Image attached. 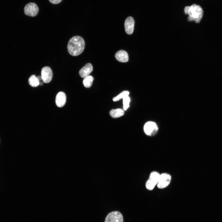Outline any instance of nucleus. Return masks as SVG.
I'll list each match as a JSON object with an SVG mask.
<instances>
[{"instance_id":"obj_1","label":"nucleus","mask_w":222,"mask_h":222,"mask_svg":"<svg viewBox=\"0 0 222 222\" xmlns=\"http://www.w3.org/2000/svg\"><path fill=\"white\" fill-rule=\"evenodd\" d=\"M85 42L83 39L80 36H75L69 40L68 44L67 49L71 55L76 56L83 52Z\"/></svg>"},{"instance_id":"obj_2","label":"nucleus","mask_w":222,"mask_h":222,"mask_svg":"<svg viewBox=\"0 0 222 222\" xmlns=\"http://www.w3.org/2000/svg\"><path fill=\"white\" fill-rule=\"evenodd\" d=\"M184 12L189 15L187 18L188 21H194L197 23L200 22L203 14V10L201 6L195 4L185 7Z\"/></svg>"},{"instance_id":"obj_3","label":"nucleus","mask_w":222,"mask_h":222,"mask_svg":"<svg viewBox=\"0 0 222 222\" xmlns=\"http://www.w3.org/2000/svg\"><path fill=\"white\" fill-rule=\"evenodd\" d=\"M160 175L158 172L156 171H153L150 173L146 184L147 189L151 190L154 189L158 183Z\"/></svg>"},{"instance_id":"obj_4","label":"nucleus","mask_w":222,"mask_h":222,"mask_svg":"<svg viewBox=\"0 0 222 222\" xmlns=\"http://www.w3.org/2000/svg\"><path fill=\"white\" fill-rule=\"evenodd\" d=\"M39 8L37 5L34 3L30 2L25 6L24 8V12L26 15L34 17L39 12Z\"/></svg>"},{"instance_id":"obj_5","label":"nucleus","mask_w":222,"mask_h":222,"mask_svg":"<svg viewBox=\"0 0 222 222\" xmlns=\"http://www.w3.org/2000/svg\"><path fill=\"white\" fill-rule=\"evenodd\" d=\"M171 176L166 173H163L160 175L157 187L159 188L162 189L167 187L170 184Z\"/></svg>"},{"instance_id":"obj_6","label":"nucleus","mask_w":222,"mask_h":222,"mask_svg":"<svg viewBox=\"0 0 222 222\" xmlns=\"http://www.w3.org/2000/svg\"><path fill=\"white\" fill-rule=\"evenodd\" d=\"M144 130L147 135L153 136L157 132L158 127L156 124L154 122L148 121L145 124Z\"/></svg>"},{"instance_id":"obj_7","label":"nucleus","mask_w":222,"mask_h":222,"mask_svg":"<svg viewBox=\"0 0 222 222\" xmlns=\"http://www.w3.org/2000/svg\"><path fill=\"white\" fill-rule=\"evenodd\" d=\"M105 222H123V216L119 212H113L107 216Z\"/></svg>"},{"instance_id":"obj_8","label":"nucleus","mask_w":222,"mask_h":222,"mask_svg":"<svg viewBox=\"0 0 222 222\" xmlns=\"http://www.w3.org/2000/svg\"><path fill=\"white\" fill-rule=\"evenodd\" d=\"M41 76L43 81L45 83H49L51 80L53 73L51 68L48 66L43 67L41 70Z\"/></svg>"},{"instance_id":"obj_9","label":"nucleus","mask_w":222,"mask_h":222,"mask_svg":"<svg viewBox=\"0 0 222 222\" xmlns=\"http://www.w3.org/2000/svg\"><path fill=\"white\" fill-rule=\"evenodd\" d=\"M134 21L131 17H129L125 19L124 27L126 33L128 35H131L134 31Z\"/></svg>"},{"instance_id":"obj_10","label":"nucleus","mask_w":222,"mask_h":222,"mask_svg":"<svg viewBox=\"0 0 222 222\" xmlns=\"http://www.w3.org/2000/svg\"><path fill=\"white\" fill-rule=\"evenodd\" d=\"M93 70V67L90 63L86 64L79 71V74L80 76L82 78L89 76V75Z\"/></svg>"},{"instance_id":"obj_11","label":"nucleus","mask_w":222,"mask_h":222,"mask_svg":"<svg viewBox=\"0 0 222 222\" xmlns=\"http://www.w3.org/2000/svg\"><path fill=\"white\" fill-rule=\"evenodd\" d=\"M66 97L64 93L60 92L57 93L56 97L55 102L58 107L63 106L66 103Z\"/></svg>"},{"instance_id":"obj_12","label":"nucleus","mask_w":222,"mask_h":222,"mask_svg":"<svg viewBox=\"0 0 222 222\" xmlns=\"http://www.w3.org/2000/svg\"><path fill=\"white\" fill-rule=\"evenodd\" d=\"M115 56L116 59L121 62H126L129 60L128 54L124 50L117 51L116 53Z\"/></svg>"},{"instance_id":"obj_13","label":"nucleus","mask_w":222,"mask_h":222,"mask_svg":"<svg viewBox=\"0 0 222 222\" xmlns=\"http://www.w3.org/2000/svg\"><path fill=\"white\" fill-rule=\"evenodd\" d=\"M124 114V110L121 109H113L109 112L110 115L113 118L119 117L123 116Z\"/></svg>"},{"instance_id":"obj_14","label":"nucleus","mask_w":222,"mask_h":222,"mask_svg":"<svg viewBox=\"0 0 222 222\" xmlns=\"http://www.w3.org/2000/svg\"><path fill=\"white\" fill-rule=\"evenodd\" d=\"M93 80V77L91 76H88L85 77L83 81L84 85L87 88L90 87L92 84Z\"/></svg>"},{"instance_id":"obj_15","label":"nucleus","mask_w":222,"mask_h":222,"mask_svg":"<svg viewBox=\"0 0 222 222\" xmlns=\"http://www.w3.org/2000/svg\"><path fill=\"white\" fill-rule=\"evenodd\" d=\"M28 83L32 87H36L39 85V81L38 80L35 76L33 75L29 78Z\"/></svg>"},{"instance_id":"obj_16","label":"nucleus","mask_w":222,"mask_h":222,"mask_svg":"<svg viewBox=\"0 0 222 222\" xmlns=\"http://www.w3.org/2000/svg\"><path fill=\"white\" fill-rule=\"evenodd\" d=\"M129 94V92L128 91H123L121 93L119 94L116 97L113 98V101H119L121 98H123L124 97L128 96Z\"/></svg>"},{"instance_id":"obj_17","label":"nucleus","mask_w":222,"mask_h":222,"mask_svg":"<svg viewBox=\"0 0 222 222\" xmlns=\"http://www.w3.org/2000/svg\"><path fill=\"white\" fill-rule=\"evenodd\" d=\"M130 101V97L127 96L123 98V109L126 110L129 106V103Z\"/></svg>"},{"instance_id":"obj_18","label":"nucleus","mask_w":222,"mask_h":222,"mask_svg":"<svg viewBox=\"0 0 222 222\" xmlns=\"http://www.w3.org/2000/svg\"><path fill=\"white\" fill-rule=\"evenodd\" d=\"M49 2L53 4H57L60 3L62 0H49Z\"/></svg>"},{"instance_id":"obj_19","label":"nucleus","mask_w":222,"mask_h":222,"mask_svg":"<svg viewBox=\"0 0 222 222\" xmlns=\"http://www.w3.org/2000/svg\"><path fill=\"white\" fill-rule=\"evenodd\" d=\"M37 78L38 79V80L39 81L41 79H42V77L41 76H37Z\"/></svg>"},{"instance_id":"obj_20","label":"nucleus","mask_w":222,"mask_h":222,"mask_svg":"<svg viewBox=\"0 0 222 222\" xmlns=\"http://www.w3.org/2000/svg\"><path fill=\"white\" fill-rule=\"evenodd\" d=\"M43 82L39 81V85H43Z\"/></svg>"}]
</instances>
